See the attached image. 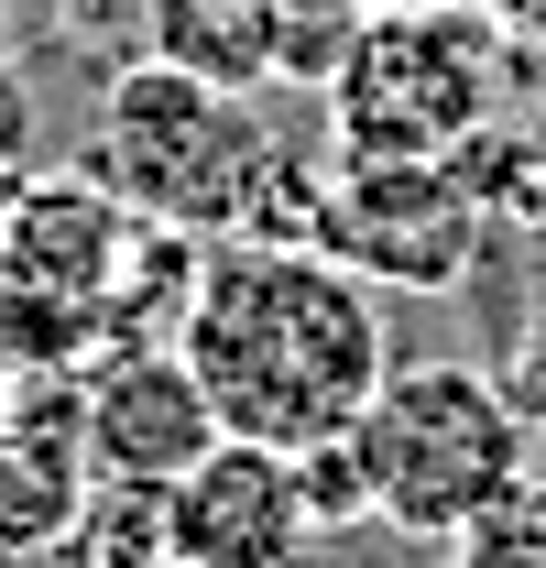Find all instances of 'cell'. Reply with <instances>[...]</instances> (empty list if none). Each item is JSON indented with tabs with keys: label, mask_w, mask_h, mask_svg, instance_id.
Returning <instances> with one entry per match:
<instances>
[{
	"label": "cell",
	"mask_w": 546,
	"mask_h": 568,
	"mask_svg": "<svg viewBox=\"0 0 546 568\" xmlns=\"http://www.w3.org/2000/svg\"><path fill=\"white\" fill-rule=\"evenodd\" d=\"M22 164H33V110H22V88L0 77V186H22Z\"/></svg>",
	"instance_id": "cell-16"
},
{
	"label": "cell",
	"mask_w": 546,
	"mask_h": 568,
	"mask_svg": "<svg viewBox=\"0 0 546 568\" xmlns=\"http://www.w3.org/2000/svg\"><path fill=\"white\" fill-rule=\"evenodd\" d=\"M448 568H546V470H525L503 503H481L448 536Z\"/></svg>",
	"instance_id": "cell-13"
},
{
	"label": "cell",
	"mask_w": 546,
	"mask_h": 568,
	"mask_svg": "<svg viewBox=\"0 0 546 568\" xmlns=\"http://www.w3.org/2000/svg\"><path fill=\"white\" fill-rule=\"evenodd\" d=\"M448 175L471 186V209L492 219V230H536V219H546V132L481 121V132L448 153Z\"/></svg>",
	"instance_id": "cell-11"
},
{
	"label": "cell",
	"mask_w": 546,
	"mask_h": 568,
	"mask_svg": "<svg viewBox=\"0 0 546 568\" xmlns=\"http://www.w3.org/2000/svg\"><path fill=\"white\" fill-rule=\"evenodd\" d=\"M328 263H350L361 284H405V295H448L471 284V263L492 252V219L471 209V186L426 153H340L317 164V230Z\"/></svg>",
	"instance_id": "cell-5"
},
{
	"label": "cell",
	"mask_w": 546,
	"mask_h": 568,
	"mask_svg": "<svg viewBox=\"0 0 546 568\" xmlns=\"http://www.w3.org/2000/svg\"><path fill=\"white\" fill-rule=\"evenodd\" d=\"M88 448H77V372L11 383L0 405V568H44L88 536Z\"/></svg>",
	"instance_id": "cell-9"
},
{
	"label": "cell",
	"mask_w": 546,
	"mask_h": 568,
	"mask_svg": "<svg viewBox=\"0 0 546 568\" xmlns=\"http://www.w3.org/2000/svg\"><path fill=\"white\" fill-rule=\"evenodd\" d=\"M132 230L142 219L77 164V175H22V186H0V274L44 284V295H67L77 317L110 339V284L132 263Z\"/></svg>",
	"instance_id": "cell-8"
},
{
	"label": "cell",
	"mask_w": 546,
	"mask_h": 568,
	"mask_svg": "<svg viewBox=\"0 0 546 568\" xmlns=\"http://www.w3.org/2000/svg\"><path fill=\"white\" fill-rule=\"evenodd\" d=\"M372 11H426V0H372Z\"/></svg>",
	"instance_id": "cell-18"
},
{
	"label": "cell",
	"mask_w": 546,
	"mask_h": 568,
	"mask_svg": "<svg viewBox=\"0 0 546 568\" xmlns=\"http://www.w3.org/2000/svg\"><path fill=\"white\" fill-rule=\"evenodd\" d=\"M77 448L99 493H164L219 448V405L175 339H110L77 361Z\"/></svg>",
	"instance_id": "cell-6"
},
{
	"label": "cell",
	"mask_w": 546,
	"mask_h": 568,
	"mask_svg": "<svg viewBox=\"0 0 546 568\" xmlns=\"http://www.w3.org/2000/svg\"><path fill=\"white\" fill-rule=\"evenodd\" d=\"M263 164H273V121L252 110V88H219L175 55L121 67L99 99V132H88V175L121 209L198 230V241H241V219L263 197Z\"/></svg>",
	"instance_id": "cell-2"
},
{
	"label": "cell",
	"mask_w": 546,
	"mask_h": 568,
	"mask_svg": "<svg viewBox=\"0 0 546 568\" xmlns=\"http://www.w3.org/2000/svg\"><path fill=\"white\" fill-rule=\"evenodd\" d=\"M503 394H514V426H525V459L546 470V317L503 351Z\"/></svg>",
	"instance_id": "cell-15"
},
{
	"label": "cell",
	"mask_w": 546,
	"mask_h": 568,
	"mask_svg": "<svg viewBox=\"0 0 546 568\" xmlns=\"http://www.w3.org/2000/svg\"><path fill=\"white\" fill-rule=\"evenodd\" d=\"M481 11H492L514 44H536V55H546V0H481Z\"/></svg>",
	"instance_id": "cell-17"
},
{
	"label": "cell",
	"mask_w": 546,
	"mask_h": 568,
	"mask_svg": "<svg viewBox=\"0 0 546 568\" xmlns=\"http://www.w3.org/2000/svg\"><path fill=\"white\" fill-rule=\"evenodd\" d=\"M317 547H328V525L295 481V448L219 437L186 481H164V558L175 568H306Z\"/></svg>",
	"instance_id": "cell-7"
},
{
	"label": "cell",
	"mask_w": 546,
	"mask_h": 568,
	"mask_svg": "<svg viewBox=\"0 0 546 568\" xmlns=\"http://www.w3.org/2000/svg\"><path fill=\"white\" fill-rule=\"evenodd\" d=\"M153 55L219 77V88H273V33H263V0H164V33Z\"/></svg>",
	"instance_id": "cell-10"
},
{
	"label": "cell",
	"mask_w": 546,
	"mask_h": 568,
	"mask_svg": "<svg viewBox=\"0 0 546 568\" xmlns=\"http://www.w3.org/2000/svg\"><path fill=\"white\" fill-rule=\"evenodd\" d=\"M514 33L481 0H426V11H372L340 77L317 88V132L340 153H426L448 164L481 121H503L514 99Z\"/></svg>",
	"instance_id": "cell-4"
},
{
	"label": "cell",
	"mask_w": 546,
	"mask_h": 568,
	"mask_svg": "<svg viewBox=\"0 0 546 568\" xmlns=\"http://www.w3.org/2000/svg\"><path fill=\"white\" fill-rule=\"evenodd\" d=\"M350 437L372 470V525L405 547H448L481 503H503L536 470L503 372H481V361H394L372 383V405L350 416Z\"/></svg>",
	"instance_id": "cell-3"
},
{
	"label": "cell",
	"mask_w": 546,
	"mask_h": 568,
	"mask_svg": "<svg viewBox=\"0 0 546 568\" xmlns=\"http://www.w3.org/2000/svg\"><path fill=\"white\" fill-rule=\"evenodd\" d=\"M372 0H263V33H273V88H328L340 55L361 44Z\"/></svg>",
	"instance_id": "cell-12"
},
{
	"label": "cell",
	"mask_w": 546,
	"mask_h": 568,
	"mask_svg": "<svg viewBox=\"0 0 546 568\" xmlns=\"http://www.w3.org/2000/svg\"><path fill=\"white\" fill-rule=\"evenodd\" d=\"M175 351L208 383L219 437L306 448L372 405V383L394 372V328L383 284L328 263L317 241H208Z\"/></svg>",
	"instance_id": "cell-1"
},
{
	"label": "cell",
	"mask_w": 546,
	"mask_h": 568,
	"mask_svg": "<svg viewBox=\"0 0 546 568\" xmlns=\"http://www.w3.org/2000/svg\"><path fill=\"white\" fill-rule=\"evenodd\" d=\"M295 481H306V503H317V525H328V536L372 525V470H361V437H350V426L295 448Z\"/></svg>",
	"instance_id": "cell-14"
}]
</instances>
